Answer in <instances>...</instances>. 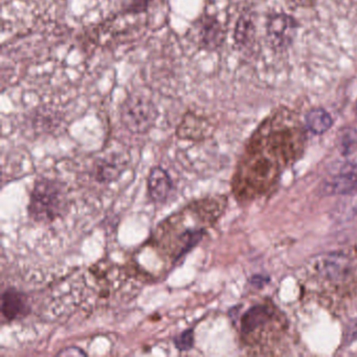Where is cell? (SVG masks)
<instances>
[{
    "mask_svg": "<svg viewBox=\"0 0 357 357\" xmlns=\"http://www.w3.org/2000/svg\"><path fill=\"white\" fill-rule=\"evenodd\" d=\"M296 28L298 24L296 20L290 16L285 14L271 16L267 22V37L269 43L279 49L287 47L296 36Z\"/></svg>",
    "mask_w": 357,
    "mask_h": 357,
    "instance_id": "cell-3",
    "label": "cell"
},
{
    "mask_svg": "<svg viewBox=\"0 0 357 357\" xmlns=\"http://www.w3.org/2000/svg\"><path fill=\"white\" fill-rule=\"evenodd\" d=\"M153 0H130L127 6L126 13L139 14L146 12Z\"/></svg>",
    "mask_w": 357,
    "mask_h": 357,
    "instance_id": "cell-10",
    "label": "cell"
},
{
    "mask_svg": "<svg viewBox=\"0 0 357 357\" xmlns=\"http://www.w3.org/2000/svg\"><path fill=\"white\" fill-rule=\"evenodd\" d=\"M356 110H357V104H356Z\"/></svg>",
    "mask_w": 357,
    "mask_h": 357,
    "instance_id": "cell-11",
    "label": "cell"
},
{
    "mask_svg": "<svg viewBox=\"0 0 357 357\" xmlns=\"http://www.w3.org/2000/svg\"><path fill=\"white\" fill-rule=\"evenodd\" d=\"M1 311L8 321L20 319L28 313V303L24 294L17 290L8 289L3 294Z\"/></svg>",
    "mask_w": 357,
    "mask_h": 357,
    "instance_id": "cell-6",
    "label": "cell"
},
{
    "mask_svg": "<svg viewBox=\"0 0 357 357\" xmlns=\"http://www.w3.org/2000/svg\"><path fill=\"white\" fill-rule=\"evenodd\" d=\"M175 346L179 351H189L194 346L193 330H185L181 335L175 338Z\"/></svg>",
    "mask_w": 357,
    "mask_h": 357,
    "instance_id": "cell-9",
    "label": "cell"
},
{
    "mask_svg": "<svg viewBox=\"0 0 357 357\" xmlns=\"http://www.w3.org/2000/svg\"><path fill=\"white\" fill-rule=\"evenodd\" d=\"M273 310L264 305L252 307L242 317L241 330L244 335H252L256 330L268 323L273 319Z\"/></svg>",
    "mask_w": 357,
    "mask_h": 357,
    "instance_id": "cell-7",
    "label": "cell"
},
{
    "mask_svg": "<svg viewBox=\"0 0 357 357\" xmlns=\"http://www.w3.org/2000/svg\"><path fill=\"white\" fill-rule=\"evenodd\" d=\"M306 127L314 135H323L331 128L333 124L331 116L321 108L310 110L305 116Z\"/></svg>",
    "mask_w": 357,
    "mask_h": 357,
    "instance_id": "cell-8",
    "label": "cell"
},
{
    "mask_svg": "<svg viewBox=\"0 0 357 357\" xmlns=\"http://www.w3.org/2000/svg\"><path fill=\"white\" fill-rule=\"evenodd\" d=\"M198 37L202 49L213 51L218 49L225 40V31L220 22L212 16L202 18L198 26Z\"/></svg>",
    "mask_w": 357,
    "mask_h": 357,
    "instance_id": "cell-4",
    "label": "cell"
},
{
    "mask_svg": "<svg viewBox=\"0 0 357 357\" xmlns=\"http://www.w3.org/2000/svg\"><path fill=\"white\" fill-rule=\"evenodd\" d=\"M147 185L150 198L156 204L166 202L173 187L168 173L160 167H154L150 171Z\"/></svg>",
    "mask_w": 357,
    "mask_h": 357,
    "instance_id": "cell-5",
    "label": "cell"
},
{
    "mask_svg": "<svg viewBox=\"0 0 357 357\" xmlns=\"http://www.w3.org/2000/svg\"><path fill=\"white\" fill-rule=\"evenodd\" d=\"M121 122L135 135H145L155 124L156 109L151 100L141 95L129 96L121 105Z\"/></svg>",
    "mask_w": 357,
    "mask_h": 357,
    "instance_id": "cell-2",
    "label": "cell"
},
{
    "mask_svg": "<svg viewBox=\"0 0 357 357\" xmlns=\"http://www.w3.org/2000/svg\"><path fill=\"white\" fill-rule=\"evenodd\" d=\"M68 193L63 185L53 179L36 181L31 194L29 215L38 223L54 222L68 210Z\"/></svg>",
    "mask_w": 357,
    "mask_h": 357,
    "instance_id": "cell-1",
    "label": "cell"
}]
</instances>
